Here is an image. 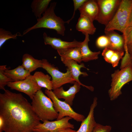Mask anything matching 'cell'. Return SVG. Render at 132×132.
I'll use <instances>...</instances> for the list:
<instances>
[{"mask_svg": "<svg viewBox=\"0 0 132 132\" xmlns=\"http://www.w3.org/2000/svg\"><path fill=\"white\" fill-rule=\"evenodd\" d=\"M111 127L110 125H103L97 123L92 132H110Z\"/></svg>", "mask_w": 132, "mask_h": 132, "instance_id": "cell-29", "label": "cell"}, {"mask_svg": "<svg viewBox=\"0 0 132 132\" xmlns=\"http://www.w3.org/2000/svg\"><path fill=\"white\" fill-rule=\"evenodd\" d=\"M78 10L80 14L87 16L93 22L96 20L99 10L97 0H87Z\"/></svg>", "mask_w": 132, "mask_h": 132, "instance_id": "cell-16", "label": "cell"}, {"mask_svg": "<svg viewBox=\"0 0 132 132\" xmlns=\"http://www.w3.org/2000/svg\"><path fill=\"white\" fill-rule=\"evenodd\" d=\"M124 52L115 51L108 48H104L102 53L105 60L111 64L113 67L117 66L120 60L122 58Z\"/></svg>", "mask_w": 132, "mask_h": 132, "instance_id": "cell-20", "label": "cell"}, {"mask_svg": "<svg viewBox=\"0 0 132 132\" xmlns=\"http://www.w3.org/2000/svg\"><path fill=\"white\" fill-rule=\"evenodd\" d=\"M132 26V11L131 14L128 26Z\"/></svg>", "mask_w": 132, "mask_h": 132, "instance_id": "cell-33", "label": "cell"}, {"mask_svg": "<svg viewBox=\"0 0 132 132\" xmlns=\"http://www.w3.org/2000/svg\"><path fill=\"white\" fill-rule=\"evenodd\" d=\"M76 131L71 128H69L62 130L58 132H76Z\"/></svg>", "mask_w": 132, "mask_h": 132, "instance_id": "cell-32", "label": "cell"}, {"mask_svg": "<svg viewBox=\"0 0 132 132\" xmlns=\"http://www.w3.org/2000/svg\"><path fill=\"white\" fill-rule=\"evenodd\" d=\"M56 4L55 2L51 3L49 7L43 13L42 17L37 19V22L34 25L24 30L23 35L33 30L43 28L55 30L57 34L64 36L65 22L55 14L54 10Z\"/></svg>", "mask_w": 132, "mask_h": 132, "instance_id": "cell-2", "label": "cell"}, {"mask_svg": "<svg viewBox=\"0 0 132 132\" xmlns=\"http://www.w3.org/2000/svg\"><path fill=\"white\" fill-rule=\"evenodd\" d=\"M87 0H73L74 11L73 16L71 18L65 22L69 23L73 19L75 13V12Z\"/></svg>", "mask_w": 132, "mask_h": 132, "instance_id": "cell-30", "label": "cell"}, {"mask_svg": "<svg viewBox=\"0 0 132 132\" xmlns=\"http://www.w3.org/2000/svg\"><path fill=\"white\" fill-rule=\"evenodd\" d=\"M6 70L4 74L13 82L23 80L31 75V72L25 69L22 65H19L14 69Z\"/></svg>", "mask_w": 132, "mask_h": 132, "instance_id": "cell-19", "label": "cell"}, {"mask_svg": "<svg viewBox=\"0 0 132 132\" xmlns=\"http://www.w3.org/2000/svg\"><path fill=\"white\" fill-rule=\"evenodd\" d=\"M131 126H132V124H131Z\"/></svg>", "mask_w": 132, "mask_h": 132, "instance_id": "cell-34", "label": "cell"}, {"mask_svg": "<svg viewBox=\"0 0 132 132\" xmlns=\"http://www.w3.org/2000/svg\"><path fill=\"white\" fill-rule=\"evenodd\" d=\"M51 0H33L32 2L31 7L32 12L37 19L41 18V14L47 9Z\"/></svg>", "mask_w": 132, "mask_h": 132, "instance_id": "cell-24", "label": "cell"}, {"mask_svg": "<svg viewBox=\"0 0 132 132\" xmlns=\"http://www.w3.org/2000/svg\"><path fill=\"white\" fill-rule=\"evenodd\" d=\"M38 85L41 88L46 89L53 90V83L51 77L48 74H45L41 71L35 72L33 75Z\"/></svg>", "mask_w": 132, "mask_h": 132, "instance_id": "cell-22", "label": "cell"}, {"mask_svg": "<svg viewBox=\"0 0 132 132\" xmlns=\"http://www.w3.org/2000/svg\"><path fill=\"white\" fill-rule=\"evenodd\" d=\"M84 41L81 42L79 46L82 61L85 62L94 60L98 58V56L100 54V52H93L89 49L88 43L90 41L89 35L86 34Z\"/></svg>", "mask_w": 132, "mask_h": 132, "instance_id": "cell-18", "label": "cell"}, {"mask_svg": "<svg viewBox=\"0 0 132 132\" xmlns=\"http://www.w3.org/2000/svg\"><path fill=\"white\" fill-rule=\"evenodd\" d=\"M4 91L0 93V118L3 122L0 132H33L41 122L31 104L20 93Z\"/></svg>", "mask_w": 132, "mask_h": 132, "instance_id": "cell-1", "label": "cell"}, {"mask_svg": "<svg viewBox=\"0 0 132 132\" xmlns=\"http://www.w3.org/2000/svg\"><path fill=\"white\" fill-rule=\"evenodd\" d=\"M7 86L11 89L24 93L31 100L36 92L42 88L38 85L33 75H31L23 80L9 82Z\"/></svg>", "mask_w": 132, "mask_h": 132, "instance_id": "cell-10", "label": "cell"}, {"mask_svg": "<svg viewBox=\"0 0 132 132\" xmlns=\"http://www.w3.org/2000/svg\"><path fill=\"white\" fill-rule=\"evenodd\" d=\"M72 119L69 116L65 117L62 119L50 121L45 120L40 123L33 128V132H58L66 128H70L74 129V125L69 122Z\"/></svg>", "mask_w": 132, "mask_h": 132, "instance_id": "cell-9", "label": "cell"}, {"mask_svg": "<svg viewBox=\"0 0 132 132\" xmlns=\"http://www.w3.org/2000/svg\"><path fill=\"white\" fill-rule=\"evenodd\" d=\"M127 51L130 54L131 59V65L132 66V44H125Z\"/></svg>", "mask_w": 132, "mask_h": 132, "instance_id": "cell-31", "label": "cell"}, {"mask_svg": "<svg viewBox=\"0 0 132 132\" xmlns=\"http://www.w3.org/2000/svg\"><path fill=\"white\" fill-rule=\"evenodd\" d=\"M93 22L87 16L80 14L76 26V29L85 35L93 34L96 32V28Z\"/></svg>", "mask_w": 132, "mask_h": 132, "instance_id": "cell-17", "label": "cell"}, {"mask_svg": "<svg viewBox=\"0 0 132 132\" xmlns=\"http://www.w3.org/2000/svg\"><path fill=\"white\" fill-rule=\"evenodd\" d=\"M132 11V0H121L114 15L105 31L117 30L123 33L128 26Z\"/></svg>", "mask_w": 132, "mask_h": 132, "instance_id": "cell-4", "label": "cell"}, {"mask_svg": "<svg viewBox=\"0 0 132 132\" xmlns=\"http://www.w3.org/2000/svg\"><path fill=\"white\" fill-rule=\"evenodd\" d=\"M42 60V68L46 70L52 77L53 90L65 84H74L76 81L68 69L67 68L66 72L63 73L60 71L57 67L50 63L47 59H43Z\"/></svg>", "mask_w": 132, "mask_h": 132, "instance_id": "cell-6", "label": "cell"}, {"mask_svg": "<svg viewBox=\"0 0 132 132\" xmlns=\"http://www.w3.org/2000/svg\"><path fill=\"white\" fill-rule=\"evenodd\" d=\"M96 44L98 47L104 49L109 47L110 41L108 37L106 35H102L99 36L97 39Z\"/></svg>", "mask_w": 132, "mask_h": 132, "instance_id": "cell-27", "label": "cell"}, {"mask_svg": "<svg viewBox=\"0 0 132 132\" xmlns=\"http://www.w3.org/2000/svg\"><path fill=\"white\" fill-rule=\"evenodd\" d=\"M97 100L96 97L94 98L87 116L81 121L79 128L76 132H92L97 123L95 119L94 114L95 109L97 105Z\"/></svg>", "mask_w": 132, "mask_h": 132, "instance_id": "cell-14", "label": "cell"}, {"mask_svg": "<svg viewBox=\"0 0 132 132\" xmlns=\"http://www.w3.org/2000/svg\"><path fill=\"white\" fill-rule=\"evenodd\" d=\"M22 65L26 70L31 72L38 68H42V60L35 58L31 55L24 54L22 58Z\"/></svg>", "mask_w": 132, "mask_h": 132, "instance_id": "cell-21", "label": "cell"}, {"mask_svg": "<svg viewBox=\"0 0 132 132\" xmlns=\"http://www.w3.org/2000/svg\"><path fill=\"white\" fill-rule=\"evenodd\" d=\"M51 99L41 89L38 91L32 99L31 105L34 112L40 121H52L57 119L58 113L55 110Z\"/></svg>", "mask_w": 132, "mask_h": 132, "instance_id": "cell-3", "label": "cell"}, {"mask_svg": "<svg viewBox=\"0 0 132 132\" xmlns=\"http://www.w3.org/2000/svg\"><path fill=\"white\" fill-rule=\"evenodd\" d=\"M61 60L65 66L67 67L70 71L72 76L74 80L79 83L81 85L85 87L91 91L94 90V88L92 86H88L82 83L79 80V77L81 75L84 77L88 76V75L86 72H82L80 71L81 68H83L88 70L83 63L79 64L75 60L71 59H67L61 58Z\"/></svg>", "mask_w": 132, "mask_h": 132, "instance_id": "cell-11", "label": "cell"}, {"mask_svg": "<svg viewBox=\"0 0 132 132\" xmlns=\"http://www.w3.org/2000/svg\"><path fill=\"white\" fill-rule=\"evenodd\" d=\"M110 88L108 91L111 101L114 100L121 95V89L126 83L132 80V66H127L115 71L111 75Z\"/></svg>", "mask_w": 132, "mask_h": 132, "instance_id": "cell-5", "label": "cell"}, {"mask_svg": "<svg viewBox=\"0 0 132 132\" xmlns=\"http://www.w3.org/2000/svg\"><path fill=\"white\" fill-rule=\"evenodd\" d=\"M6 66V65L0 66V89L4 90L5 89V87L7 85L9 82H13L4 74V72L6 70L10 68H7Z\"/></svg>", "mask_w": 132, "mask_h": 132, "instance_id": "cell-26", "label": "cell"}, {"mask_svg": "<svg viewBox=\"0 0 132 132\" xmlns=\"http://www.w3.org/2000/svg\"><path fill=\"white\" fill-rule=\"evenodd\" d=\"M81 85L76 81L74 85L70 87L67 90H65L63 87H61L53 90V92L57 98L59 99H64V101L71 106L73 105L76 94L80 90Z\"/></svg>", "mask_w": 132, "mask_h": 132, "instance_id": "cell-13", "label": "cell"}, {"mask_svg": "<svg viewBox=\"0 0 132 132\" xmlns=\"http://www.w3.org/2000/svg\"><path fill=\"white\" fill-rule=\"evenodd\" d=\"M57 52L61 58L74 60L79 63L82 61L79 46Z\"/></svg>", "mask_w": 132, "mask_h": 132, "instance_id": "cell-23", "label": "cell"}, {"mask_svg": "<svg viewBox=\"0 0 132 132\" xmlns=\"http://www.w3.org/2000/svg\"><path fill=\"white\" fill-rule=\"evenodd\" d=\"M104 32L110 41V44L108 48L116 51H125V41L122 34L120 35L114 30L105 31Z\"/></svg>", "mask_w": 132, "mask_h": 132, "instance_id": "cell-15", "label": "cell"}, {"mask_svg": "<svg viewBox=\"0 0 132 132\" xmlns=\"http://www.w3.org/2000/svg\"><path fill=\"white\" fill-rule=\"evenodd\" d=\"M43 38L45 45H49L57 51H62L73 47H79L81 42L74 40L72 42H68L63 41L60 38L51 37L48 36L44 32L43 34Z\"/></svg>", "mask_w": 132, "mask_h": 132, "instance_id": "cell-12", "label": "cell"}, {"mask_svg": "<svg viewBox=\"0 0 132 132\" xmlns=\"http://www.w3.org/2000/svg\"><path fill=\"white\" fill-rule=\"evenodd\" d=\"M122 33L125 44H132V26H128Z\"/></svg>", "mask_w": 132, "mask_h": 132, "instance_id": "cell-28", "label": "cell"}, {"mask_svg": "<svg viewBox=\"0 0 132 132\" xmlns=\"http://www.w3.org/2000/svg\"><path fill=\"white\" fill-rule=\"evenodd\" d=\"M121 0H97L99 13L96 20L106 26L114 15Z\"/></svg>", "mask_w": 132, "mask_h": 132, "instance_id": "cell-8", "label": "cell"}, {"mask_svg": "<svg viewBox=\"0 0 132 132\" xmlns=\"http://www.w3.org/2000/svg\"><path fill=\"white\" fill-rule=\"evenodd\" d=\"M21 33L18 32L15 34H12L9 31L2 28H0V47L1 48L7 40L11 39H16L18 36H22Z\"/></svg>", "mask_w": 132, "mask_h": 132, "instance_id": "cell-25", "label": "cell"}, {"mask_svg": "<svg viewBox=\"0 0 132 132\" xmlns=\"http://www.w3.org/2000/svg\"><path fill=\"white\" fill-rule=\"evenodd\" d=\"M44 92L52 100L54 109L58 113L56 120L69 116L77 121L81 122L85 118L84 115L75 112L65 102L61 101L57 98L52 90L46 89Z\"/></svg>", "mask_w": 132, "mask_h": 132, "instance_id": "cell-7", "label": "cell"}]
</instances>
